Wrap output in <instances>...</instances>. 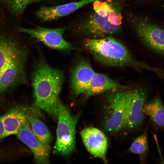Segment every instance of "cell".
I'll use <instances>...</instances> for the list:
<instances>
[{
	"mask_svg": "<svg viewBox=\"0 0 164 164\" xmlns=\"http://www.w3.org/2000/svg\"><path fill=\"white\" fill-rule=\"evenodd\" d=\"M65 29V28L48 29L38 26L32 29L21 28L19 31L52 49L64 51L77 49L64 39Z\"/></svg>",
	"mask_w": 164,
	"mask_h": 164,
	"instance_id": "7",
	"label": "cell"
},
{
	"mask_svg": "<svg viewBox=\"0 0 164 164\" xmlns=\"http://www.w3.org/2000/svg\"><path fill=\"white\" fill-rule=\"evenodd\" d=\"M63 79L62 71L42 60L38 63L32 75L35 106L55 119H57L59 96Z\"/></svg>",
	"mask_w": 164,
	"mask_h": 164,
	"instance_id": "3",
	"label": "cell"
},
{
	"mask_svg": "<svg viewBox=\"0 0 164 164\" xmlns=\"http://www.w3.org/2000/svg\"><path fill=\"white\" fill-rule=\"evenodd\" d=\"M147 93L142 88H131L127 111L126 128L134 129L139 127L144 119L142 110L147 99Z\"/></svg>",
	"mask_w": 164,
	"mask_h": 164,
	"instance_id": "9",
	"label": "cell"
},
{
	"mask_svg": "<svg viewBox=\"0 0 164 164\" xmlns=\"http://www.w3.org/2000/svg\"><path fill=\"white\" fill-rule=\"evenodd\" d=\"M126 87L105 75L95 72L83 95L85 98H87L113 89Z\"/></svg>",
	"mask_w": 164,
	"mask_h": 164,
	"instance_id": "15",
	"label": "cell"
},
{
	"mask_svg": "<svg viewBox=\"0 0 164 164\" xmlns=\"http://www.w3.org/2000/svg\"><path fill=\"white\" fill-rule=\"evenodd\" d=\"M80 135L85 148L90 153L95 157L101 159L104 163H108L106 155L108 143L105 135L97 128L90 127L83 129Z\"/></svg>",
	"mask_w": 164,
	"mask_h": 164,
	"instance_id": "11",
	"label": "cell"
},
{
	"mask_svg": "<svg viewBox=\"0 0 164 164\" xmlns=\"http://www.w3.org/2000/svg\"><path fill=\"white\" fill-rule=\"evenodd\" d=\"M96 0H81L56 6H42L36 12L35 14L42 21H51L68 15Z\"/></svg>",
	"mask_w": 164,
	"mask_h": 164,
	"instance_id": "13",
	"label": "cell"
},
{
	"mask_svg": "<svg viewBox=\"0 0 164 164\" xmlns=\"http://www.w3.org/2000/svg\"><path fill=\"white\" fill-rule=\"evenodd\" d=\"M40 0H4L12 12L16 15L22 13L29 4Z\"/></svg>",
	"mask_w": 164,
	"mask_h": 164,
	"instance_id": "20",
	"label": "cell"
},
{
	"mask_svg": "<svg viewBox=\"0 0 164 164\" xmlns=\"http://www.w3.org/2000/svg\"><path fill=\"white\" fill-rule=\"evenodd\" d=\"M6 137L2 121V116H0V141Z\"/></svg>",
	"mask_w": 164,
	"mask_h": 164,
	"instance_id": "21",
	"label": "cell"
},
{
	"mask_svg": "<svg viewBox=\"0 0 164 164\" xmlns=\"http://www.w3.org/2000/svg\"><path fill=\"white\" fill-rule=\"evenodd\" d=\"M26 118L35 135L45 145L50 147L52 138L47 127L40 118L41 115L38 108L24 107Z\"/></svg>",
	"mask_w": 164,
	"mask_h": 164,
	"instance_id": "14",
	"label": "cell"
},
{
	"mask_svg": "<svg viewBox=\"0 0 164 164\" xmlns=\"http://www.w3.org/2000/svg\"><path fill=\"white\" fill-rule=\"evenodd\" d=\"M95 72L90 63L82 60L75 65L72 72L71 88L73 94H83L92 79Z\"/></svg>",
	"mask_w": 164,
	"mask_h": 164,
	"instance_id": "12",
	"label": "cell"
},
{
	"mask_svg": "<svg viewBox=\"0 0 164 164\" xmlns=\"http://www.w3.org/2000/svg\"><path fill=\"white\" fill-rule=\"evenodd\" d=\"M2 116L6 137L16 135L26 119L24 107L12 108Z\"/></svg>",
	"mask_w": 164,
	"mask_h": 164,
	"instance_id": "17",
	"label": "cell"
},
{
	"mask_svg": "<svg viewBox=\"0 0 164 164\" xmlns=\"http://www.w3.org/2000/svg\"><path fill=\"white\" fill-rule=\"evenodd\" d=\"M142 110L156 125L164 127V106L159 97H156L150 101L145 103Z\"/></svg>",
	"mask_w": 164,
	"mask_h": 164,
	"instance_id": "18",
	"label": "cell"
},
{
	"mask_svg": "<svg viewBox=\"0 0 164 164\" xmlns=\"http://www.w3.org/2000/svg\"><path fill=\"white\" fill-rule=\"evenodd\" d=\"M84 43L85 48L94 59L104 66L146 70L153 72L158 77L163 73L162 69L151 67L136 60L124 45L111 36L87 38Z\"/></svg>",
	"mask_w": 164,
	"mask_h": 164,
	"instance_id": "1",
	"label": "cell"
},
{
	"mask_svg": "<svg viewBox=\"0 0 164 164\" xmlns=\"http://www.w3.org/2000/svg\"><path fill=\"white\" fill-rule=\"evenodd\" d=\"M26 52V49L15 40L0 35V72L10 61Z\"/></svg>",
	"mask_w": 164,
	"mask_h": 164,
	"instance_id": "16",
	"label": "cell"
},
{
	"mask_svg": "<svg viewBox=\"0 0 164 164\" xmlns=\"http://www.w3.org/2000/svg\"><path fill=\"white\" fill-rule=\"evenodd\" d=\"M131 153L138 155H144L147 152L148 145L146 135L143 134L136 138L129 148Z\"/></svg>",
	"mask_w": 164,
	"mask_h": 164,
	"instance_id": "19",
	"label": "cell"
},
{
	"mask_svg": "<svg viewBox=\"0 0 164 164\" xmlns=\"http://www.w3.org/2000/svg\"><path fill=\"white\" fill-rule=\"evenodd\" d=\"M79 114L73 115L60 100L58 103L56 140L53 149L55 154L68 155L75 150L76 126Z\"/></svg>",
	"mask_w": 164,
	"mask_h": 164,
	"instance_id": "5",
	"label": "cell"
},
{
	"mask_svg": "<svg viewBox=\"0 0 164 164\" xmlns=\"http://www.w3.org/2000/svg\"><path fill=\"white\" fill-rule=\"evenodd\" d=\"M123 0H97L93 3L94 12L77 26L78 33L100 38L110 36L121 28Z\"/></svg>",
	"mask_w": 164,
	"mask_h": 164,
	"instance_id": "2",
	"label": "cell"
},
{
	"mask_svg": "<svg viewBox=\"0 0 164 164\" xmlns=\"http://www.w3.org/2000/svg\"><path fill=\"white\" fill-rule=\"evenodd\" d=\"M16 135L31 150L34 161L39 164L49 163L50 147L41 143L33 133L27 118Z\"/></svg>",
	"mask_w": 164,
	"mask_h": 164,
	"instance_id": "10",
	"label": "cell"
},
{
	"mask_svg": "<svg viewBox=\"0 0 164 164\" xmlns=\"http://www.w3.org/2000/svg\"><path fill=\"white\" fill-rule=\"evenodd\" d=\"M131 21L139 39L148 48L164 57V30L143 19L132 17Z\"/></svg>",
	"mask_w": 164,
	"mask_h": 164,
	"instance_id": "6",
	"label": "cell"
},
{
	"mask_svg": "<svg viewBox=\"0 0 164 164\" xmlns=\"http://www.w3.org/2000/svg\"><path fill=\"white\" fill-rule=\"evenodd\" d=\"M130 88L127 86L107 91L103 105V125L109 132H120L126 128Z\"/></svg>",
	"mask_w": 164,
	"mask_h": 164,
	"instance_id": "4",
	"label": "cell"
},
{
	"mask_svg": "<svg viewBox=\"0 0 164 164\" xmlns=\"http://www.w3.org/2000/svg\"><path fill=\"white\" fill-rule=\"evenodd\" d=\"M27 52L7 64L0 72V94L20 82L26 81L25 71Z\"/></svg>",
	"mask_w": 164,
	"mask_h": 164,
	"instance_id": "8",
	"label": "cell"
}]
</instances>
